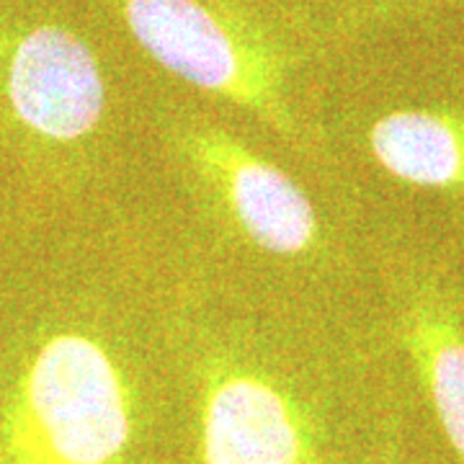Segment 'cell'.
Masks as SVG:
<instances>
[{
	"label": "cell",
	"instance_id": "3957f363",
	"mask_svg": "<svg viewBox=\"0 0 464 464\" xmlns=\"http://www.w3.org/2000/svg\"><path fill=\"white\" fill-rule=\"evenodd\" d=\"M96 50L52 18L0 8V140L32 158L85 145L106 114Z\"/></svg>",
	"mask_w": 464,
	"mask_h": 464
},
{
	"label": "cell",
	"instance_id": "7a4b0ae2",
	"mask_svg": "<svg viewBox=\"0 0 464 464\" xmlns=\"http://www.w3.org/2000/svg\"><path fill=\"white\" fill-rule=\"evenodd\" d=\"M137 47L166 72L212 99L297 132L289 103V57L253 21L222 0H111Z\"/></svg>",
	"mask_w": 464,
	"mask_h": 464
},
{
	"label": "cell",
	"instance_id": "ba28073f",
	"mask_svg": "<svg viewBox=\"0 0 464 464\" xmlns=\"http://www.w3.org/2000/svg\"><path fill=\"white\" fill-rule=\"evenodd\" d=\"M382 3H408V5H415V3H436V0H382Z\"/></svg>",
	"mask_w": 464,
	"mask_h": 464
},
{
	"label": "cell",
	"instance_id": "5b68a950",
	"mask_svg": "<svg viewBox=\"0 0 464 464\" xmlns=\"http://www.w3.org/2000/svg\"><path fill=\"white\" fill-rule=\"evenodd\" d=\"M199 464H325L307 402L248 356L212 351L197 369Z\"/></svg>",
	"mask_w": 464,
	"mask_h": 464
},
{
	"label": "cell",
	"instance_id": "8992f818",
	"mask_svg": "<svg viewBox=\"0 0 464 464\" xmlns=\"http://www.w3.org/2000/svg\"><path fill=\"white\" fill-rule=\"evenodd\" d=\"M369 148L400 181L449 188L464 186V116L439 109H400L369 130Z\"/></svg>",
	"mask_w": 464,
	"mask_h": 464
},
{
	"label": "cell",
	"instance_id": "6da1fadb",
	"mask_svg": "<svg viewBox=\"0 0 464 464\" xmlns=\"http://www.w3.org/2000/svg\"><path fill=\"white\" fill-rule=\"evenodd\" d=\"M137 395L106 341L44 325L0 374V464H124Z\"/></svg>",
	"mask_w": 464,
	"mask_h": 464
},
{
	"label": "cell",
	"instance_id": "52a82bcc",
	"mask_svg": "<svg viewBox=\"0 0 464 464\" xmlns=\"http://www.w3.org/2000/svg\"><path fill=\"white\" fill-rule=\"evenodd\" d=\"M402 338L429 390L436 418L464 462V333L457 317L429 302L402 317Z\"/></svg>",
	"mask_w": 464,
	"mask_h": 464
},
{
	"label": "cell",
	"instance_id": "277c9868",
	"mask_svg": "<svg viewBox=\"0 0 464 464\" xmlns=\"http://www.w3.org/2000/svg\"><path fill=\"white\" fill-rule=\"evenodd\" d=\"M170 145L199 199L243 243L276 258H299L320 243V217L284 168L207 119L173 124Z\"/></svg>",
	"mask_w": 464,
	"mask_h": 464
}]
</instances>
